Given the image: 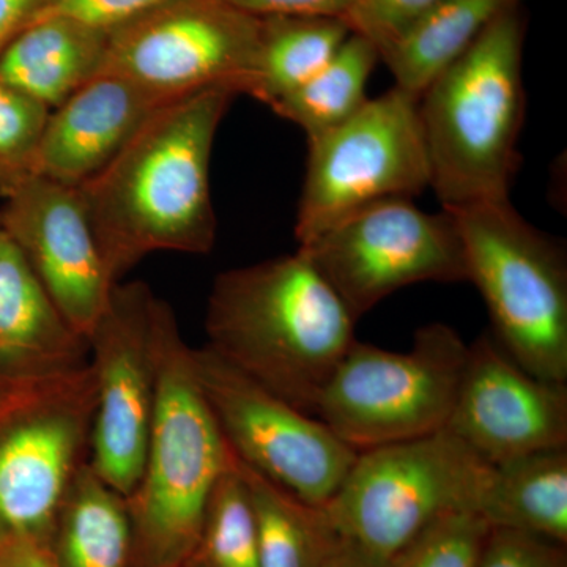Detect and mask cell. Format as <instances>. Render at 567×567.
Listing matches in <instances>:
<instances>
[{"label": "cell", "mask_w": 567, "mask_h": 567, "mask_svg": "<svg viewBox=\"0 0 567 567\" xmlns=\"http://www.w3.org/2000/svg\"><path fill=\"white\" fill-rule=\"evenodd\" d=\"M235 96L221 85L166 104L76 186L112 286L153 252L212 251V151Z\"/></svg>", "instance_id": "cell-1"}, {"label": "cell", "mask_w": 567, "mask_h": 567, "mask_svg": "<svg viewBox=\"0 0 567 567\" xmlns=\"http://www.w3.org/2000/svg\"><path fill=\"white\" fill-rule=\"evenodd\" d=\"M354 323L298 249L216 276L205 333L226 363L316 416L320 394L357 341Z\"/></svg>", "instance_id": "cell-2"}, {"label": "cell", "mask_w": 567, "mask_h": 567, "mask_svg": "<svg viewBox=\"0 0 567 567\" xmlns=\"http://www.w3.org/2000/svg\"><path fill=\"white\" fill-rule=\"evenodd\" d=\"M156 401L140 483L126 496L132 567H185L213 487L234 453L205 399L193 349L177 317L156 297L153 308Z\"/></svg>", "instance_id": "cell-3"}, {"label": "cell", "mask_w": 567, "mask_h": 567, "mask_svg": "<svg viewBox=\"0 0 567 567\" xmlns=\"http://www.w3.org/2000/svg\"><path fill=\"white\" fill-rule=\"evenodd\" d=\"M525 22L507 11L421 93L431 186L443 210L511 199L525 121Z\"/></svg>", "instance_id": "cell-4"}, {"label": "cell", "mask_w": 567, "mask_h": 567, "mask_svg": "<svg viewBox=\"0 0 567 567\" xmlns=\"http://www.w3.org/2000/svg\"><path fill=\"white\" fill-rule=\"evenodd\" d=\"M451 213V212H450ZM466 275L483 295L495 341L537 379L567 380V260L511 199L453 212Z\"/></svg>", "instance_id": "cell-5"}, {"label": "cell", "mask_w": 567, "mask_h": 567, "mask_svg": "<svg viewBox=\"0 0 567 567\" xmlns=\"http://www.w3.org/2000/svg\"><path fill=\"white\" fill-rule=\"evenodd\" d=\"M91 363L0 382V539L50 544L63 499L91 453Z\"/></svg>", "instance_id": "cell-6"}, {"label": "cell", "mask_w": 567, "mask_h": 567, "mask_svg": "<svg viewBox=\"0 0 567 567\" xmlns=\"http://www.w3.org/2000/svg\"><path fill=\"white\" fill-rule=\"evenodd\" d=\"M492 465L447 431L358 453L324 505L342 539L391 561L440 518L476 514Z\"/></svg>", "instance_id": "cell-7"}, {"label": "cell", "mask_w": 567, "mask_h": 567, "mask_svg": "<svg viewBox=\"0 0 567 567\" xmlns=\"http://www.w3.org/2000/svg\"><path fill=\"white\" fill-rule=\"evenodd\" d=\"M468 346L431 323L406 352L354 341L327 383L316 416L357 453L445 431Z\"/></svg>", "instance_id": "cell-8"}, {"label": "cell", "mask_w": 567, "mask_h": 567, "mask_svg": "<svg viewBox=\"0 0 567 567\" xmlns=\"http://www.w3.org/2000/svg\"><path fill=\"white\" fill-rule=\"evenodd\" d=\"M420 96L394 85L349 121L308 141L295 237L309 244L350 213L388 199H413L431 186Z\"/></svg>", "instance_id": "cell-9"}, {"label": "cell", "mask_w": 567, "mask_h": 567, "mask_svg": "<svg viewBox=\"0 0 567 567\" xmlns=\"http://www.w3.org/2000/svg\"><path fill=\"white\" fill-rule=\"evenodd\" d=\"M298 249L357 322L404 287L468 279L454 216L421 210L412 199L365 205Z\"/></svg>", "instance_id": "cell-10"}, {"label": "cell", "mask_w": 567, "mask_h": 567, "mask_svg": "<svg viewBox=\"0 0 567 567\" xmlns=\"http://www.w3.org/2000/svg\"><path fill=\"white\" fill-rule=\"evenodd\" d=\"M262 20L223 0H167L110 33L100 73L169 96L248 93ZM99 73V74H100Z\"/></svg>", "instance_id": "cell-11"}, {"label": "cell", "mask_w": 567, "mask_h": 567, "mask_svg": "<svg viewBox=\"0 0 567 567\" xmlns=\"http://www.w3.org/2000/svg\"><path fill=\"white\" fill-rule=\"evenodd\" d=\"M193 360L235 457L309 505H327L352 468L357 451L319 417L287 404L207 346L193 349Z\"/></svg>", "instance_id": "cell-12"}, {"label": "cell", "mask_w": 567, "mask_h": 567, "mask_svg": "<svg viewBox=\"0 0 567 567\" xmlns=\"http://www.w3.org/2000/svg\"><path fill=\"white\" fill-rule=\"evenodd\" d=\"M145 282H118L89 334L96 406L89 464L128 496L140 483L156 401L153 308Z\"/></svg>", "instance_id": "cell-13"}, {"label": "cell", "mask_w": 567, "mask_h": 567, "mask_svg": "<svg viewBox=\"0 0 567 567\" xmlns=\"http://www.w3.org/2000/svg\"><path fill=\"white\" fill-rule=\"evenodd\" d=\"M445 431L487 464L567 447V386L529 374L484 334L468 346Z\"/></svg>", "instance_id": "cell-14"}, {"label": "cell", "mask_w": 567, "mask_h": 567, "mask_svg": "<svg viewBox=\"0 0 567 567\" xmlns=\"http://www.w3.org/2000/svg\"><path fill=\"white\" fill-rule=\"evenodd\" d=\"M0 226L20 246L63 319L87 339L114 286L76 188L32 175L6 197Z\"/></svg>", "instance_id": "cell-15"}, {"label": "cell", "mask_w": 567, "mask_h": 567, "mask_svg": "<svg viewBox=\"0 0 567 567\" xmlns=\"http://www.w3.org/2000/svg\"><path fill=\"white\" fill-rule=\"evenodd\" d=\"M178 99L114 74H96L51 112L35 175L76 188L100 173L148 117Z\"/></svg>", "instance_id": "cell-16"}, {"label": "cell", "mask_w": 567, "mask_h": 567, "mask_svg": "<svg viewBox=\"0 0 567 567\" xmlns=\"http://www.w3.org/2000/svg\"><path fill=\"white\" fill-rule=\"evenodd\" d=\"M87 354V339L63 319L20 246L0 226V371H69L89 363Z\"/></svg>", "instance_id": "cell-17"}, {"label": "cell", "mask_w": 567, "mask_h": 567, "mask_svg": "<svg viewBox=\"0 0 567 567\" xmlns=\"http://www.w3.org/2000/svg\"><path fill=\"white\" fill-rule=\"evenodd\" d=\"M107 39L70 18H41L0 52V81L55 110L100 73Z\"/></svg>", "instance_id": "cell-18"}, {"label": "cell", "mask_w": 567, "mask_h": 567, "mask_svg": "<svg viewBox=\"0 0 567 567\" xmlns=\"http://www.w3.org/2000/svg\"><path fill=\"white\" fill-rule=\"evenodd\" d=\"M477 516L491 528L567 544V447L492 465Z\"/></svg>", "instance_id": "cell-19"}, {"label": "cell", "mask_w": 567, "mask_h": 567, "mask_svg": "<svg viewBox=\"0 0 567 567\" xmlns=\"http://www.w3.org/2000/svg\"><path fill=\"white\" fill-rule=\"evenodd\" d=\"M58 567H132V527L125 496L81 466L52 533Z\"/></svg>", "instance_id": "cell-20"}, {"label": "cell", "mask_w": 567, "mask_h": 567, "mask_svg": "<svg viewBox=\"0 0 567 567\" xmlns=\"http://www.w3.org/2000/svg\"><path fill=\"white\" fill-rule=\"evenodd\" d=\"M524 0H443L382 55L394 85L421 96L492 22Z\"/></svg>", "instance_id": "cell-21"}, {"label": "cell", "mask_w": 567, "mask_h": 567, "mask_svg": "<svg viewBox=\"0 0 567 567\" xmlns=\"http://www.w3.org/2000/svg\"><path fill=\"white\" fill-rule=\"evenodd\" d=\"M237 465L251 498L260 567H323L341 539L324 507L309 505L238 458Z\"/></svg>", "instance_id": "cell-22"}, {"label": "cell", "mask_w": 567, "mask_h": 567, "mask_svg": "<svg viewBox=\"0 0 567 567\" xmlns=\"http://www.w3.org/2000/svg\"><path fill=\"white\" fill-rule=\"evenodd\" d=\"M259 55L246 95L271 106L305 84L331 61L349 39V25L336 18H260Z\"/></svg>", "instance_id": "cell-23"}, {"label": "cell", "mask_w": 567, "mask_h": 567, "mask_svg": "<svg viewBox=\"0 0 567 567\" xmlns=\"http://www.w3.org/2000/svg\"><path fill=\"white\" fill-rule=\"evenodd\" d=\"M379 61L374 44L352 32L327 65L270 107L300 126L308 141L316 140L364 106L368 82Z\"/></svg>", "instance_id": "cell-24"}, {"label": "cell", "mask_w": 567, "mask_h": 567, "mask_svg": "<svg viewBox=\"0 0 567 567\" xmlns=\"http://www.w3.org/2000/svg\"><path fill=\"white\" fill-rule=\"evenodd\" d=\"M185 567H260L251 498L235 454L213 487L199 539Z\"/></svg>", "instance_id": "cell-25"}, {"label": "cell", "mask_w": 567, "mask_h": 567, "mask_svg": "<svg viewBox=\"0 0 567 567\" xmlns=\"http://www.w3.org/2000/svg\"><path fill=\"white\" fill-rule=\"evenodd\" d=\"M51 110L0 81V196L35 175V158Z\"/></svg>", "instance_id": "cell-26"}, {"label": "cell", "mask_w": 567, "mask_h": 567, "mask_svg": "<svg viewBox=\"0 0 567 567\" xmlns=\"http://www.w3.org/2000/svg\"><path fill=\"white\" fill-rule=\"evenodd\" d=\"M488 532L477 514H450L402 548L390 567H476Z\"/></svg>", "instance_id": "cell-27"}, {"label": "cell", "mask_w": 567, "mask_h": 567, "mask_svg": "<svg viewBox=\"0 0 567 567\" xmlns=\"http://www.w3.org/2000/svg\"><path fill=\"white\" fill-rule=\"evenodd\" d=\"M440 2L443 0H353L344 22L382 55Z\"/></svg>", "instance_id": "cell-28"}, {"label": "cell", "mask_w": 567, "mask_h": 567, "mask_svg": "<svg viewBox=\"0 0 567 567\" xmlns=\"http://www.w3.org/2000/svg\"><path fill=\"white\" fill-rule=\"evenodd\" d=\"M476 567H567L566 546L539 536L491 528Z\"/></svg>", "instance_id": "cell-29"}, {"label": "cell", "mask_w": 567, "mask_h": 567, "mask_svg": "<svg viewBox=\"0 0 567 567\" xmlns=\"http://www.w3.org/2000/svg\"><path fill=\"white\" fill-rule=\"evenodd\" d=\"M164 2L167 0H51L47 17L58 14L111 33Z\"/></svg>", "instance_id": "cell-30"}, {"label": "cell", "mask_w": 567, "mask_h": 567, "mask_svg": "<svg viewBox=\"0 0 567 567\" xmlns=\"http://www.w3.org/2000/svg\"><path fill=\"white\" fill-rule=\"evenodd\" d=\"M256 18L303 17L346 20L353 0H223Z\"/></svg>", "instance_id": "cell-31"}, {"label": "cell", "mask_w": 567, "mask_h": 567, "mask_svg": "<svg viewBox=\"0 0 567 567\" xmlns=\"http://www.w3.org/2000/svg\"><path fill=\"white\" fill-rule=\"evenodd\" d=\"M51 0H0V52L33 22L47 17Z\"/></svg>", "instance_id": "cell-32"}, {"label": "cell", "mask_w": 567, "mask_h": 567, "mask_svg": "<svg viewBox=\"0 0 567 567\" xmlns=\"http://www.w3.org/2000/svg\"><path fill=\"white\" fill-rule=\"evenodd\" d=\"M0 567H58L50 544L3 537L0 539Z\"/></svg>", "instance_id": "cell-33"}, {"label": "cell", "mask_w": 567, "mask_h": 567, "mask_svg": "<svg viewBox=\"0 0 567 567\" xmlns=\"http://www.w3.org/2000/svg\"><path fill=\"white\" fill-rule=\"evenodd\" d=\"M323 567H390V561L377 558L341 537Z\"/></svg>", "instance_id": "cell-34"}]
</instances>
